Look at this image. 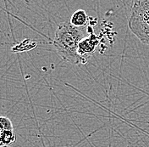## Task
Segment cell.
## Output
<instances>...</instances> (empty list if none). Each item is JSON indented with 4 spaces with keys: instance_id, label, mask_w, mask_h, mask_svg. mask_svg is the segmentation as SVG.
<instances>
[{
    "instance_id": "2",
    "label": "cell",
    "mask_w": 149,
    "mask_h": 147,
    "mask_svg": "<svg viewBox=\"0 0 149 147\" xmlns=\"http://www.w3.org/2000/svg\"><path fill=\"white\" fill-rule=\"evenodd\" d=\"M128 26L131 32L142 44L149 45V0L133 3Z\"/></svg>"
},
{
    "instance_id": "7",
    "label": "cell",
    "mask_w": 149,
    "mask_h": 147,
    "mask_svg": "<svg viewBox=\"0 0 149 147\" xmlns=\"http://www.w3.org/2000/svg\"><path fill=\"white\" fill-rule=\"evenodd\" d=\"M0 147H5L3 145V143H2V141H1V139H0Z\"/></svg>"
},
{
    "instance_id": "4",
    "label": "cell",
    "mask_w": 149,
    "mask_h": 147,
    "mask_svg": "<svg viewBox=\"0 0 149 147\" xmlns=\"http://www.w3.org/2000/svg\"><path fill=\"white\" fill-rule=\"evenodd\" d=\"M90 18L88 17L86 12L83 9H78L74 11L70 17V24L77 28H82L87 26Z\"/></svg>"
},
{
    "instance_id": "6",
    "label": "cell",
    "mask_w": 149,
    "mask_h": 147,
    "mask_svg": "<svg viewBox=\"0 0 149 147\" xmlns=\"http://www.w3.org/2000/svg\"><path fill=\"white\" fill-rule=\"evenodd\" d=\"M8 130H14V126L11 120L7 117L0 116V134Z\"/></svg>"
},
{
    "instance_id": "5",
    "label": "cell",
    "mask_w": 149,
    "mask_h": 147,
    "mask_svg": "<svg viewBox=\"0 0 149 147\" xmlns=\"http://www.w3.org/2000/svg\"><path fill=\"white\" fill-rule=\"evenodd\" d=\"M0 139L5 147H9L16 141V135L14 130L4 131L0 134Z\"/></svg>"
},
{
    "instance_id": "1",
    "label": "cell",
    "mask_w": 149,
    "mask_h": 147,
    "mask_svg": "<svg viewBox=\"0 0 149 147\" xmlns=\"http://www.w3.org/2000/svg\"><path fill=\"white\" fill-rule=\"evenodd\" d=\"M82 38L81 28L75 27L70 21H65L57 28L53 44L63 60L73 65L86 64L87 60L78 54V45Z\"/></svg>"
},
{
    "instance_id": "3",
    "label": "cell",
    "mask_w": 149,
    "mask_h": 147,
    "mask_svg": "<svg viewBox=\"0 0 149 147\" xmlns=\"http://www.w3.org/2000/svg\"><path fill=\"white\" fill-rule=\"evenodd\" d=\"M89 27L91 30V33L87 37H83L78 45V54L86 60L89 56H92L97 51L100 43L99 37L94 33L93 28L91 27Z\"/></svg>"
}]
</instances>
